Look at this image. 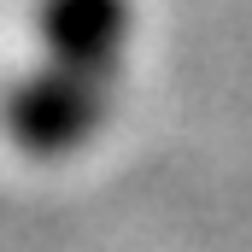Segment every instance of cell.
<instances>
[{
  "label": "cell",
  "mask_w": 252,
  "mask_h": 252,
  "mask_svg": "<svg viewBox=\"0 0 252 252\" xmlns=\"http://www.w3.org/2000/svg\"><path fill=\"white\" fill-rule=\"evenodd\" d=\"M35 30H41V59L118 82L129 53V0H41Z\"/></svg>",
  "instance_id": "cell-2"
},
{
  "label": "cell",
  "mask_w": 252,
  "mask_h": 252,
  "mask_svg": "<svg viewBox=\"0 0 252 252\" xmlns=\"http://www.w3.org/2000/svg\"><path fill=\"white\" fill-rule=\"evenodd\" d=\"M112 88L118 82H100V76H82V70L41 59L30 76L12 82V94L0 106V129L24 158H64L100 129Z\"/></svg>",
  "instance_id": "cell-1"
}]
</instances>
